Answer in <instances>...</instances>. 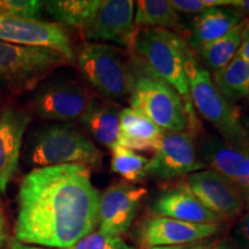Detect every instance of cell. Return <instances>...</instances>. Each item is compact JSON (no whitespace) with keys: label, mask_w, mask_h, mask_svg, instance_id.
<instances>
[{"label":"cell","mask_w":249,"mask_h":249,"mask_svg":"<svg viewBox=\"0 0 249 249\" xmlns=\"http://www.w3.org/2000/svg\"><path fill=\"white\" fill-rule=\"evenodd\" d=\"M99 196L85 165L33 169L18 188L14 239L46 248L73 247L98 226Z\"/></svg>","instance_id":"cell-1"},{"label":"cell","mask_w":249,"mask_h":249,"mask_svg":"<svg viewBox=\"0 0 249 249\" xmlns=\"http://www.w3.org/2000/svg\"><path fill=\"white\" fill-rule=\"evenodd\" d=\"M130 61L133 73L130 107L148 117L165 132L197 133L195 111L189 110L181 96L157 76L138 57Z\"/></svg>","instance_id":"cell-2"},{"label":"cell","mask_w":249,"mask_h":249,"mask_svg":"<svg viewBox=\"0 0 249 249\" xmlns=\"http://www.w3.org/2000/svg\"><path fill=\"white\" fill-rule=\"evenodd\" d=\"M23 161L38 167L81 164L90 170L102 164V151L70 123H45L33 128L23 143Z\"/></svg>","instance_id":"cell-3"},{"label":"cell","mask_w":249,"mask_h":249,"mask_svg":"<svg viewBox=\"0 0 249 249\" xmlns=\"http://www.w3.org/2000/svg\"><path fill=\"white\" fill-rule=\"evenodd\" d=\"M135 57L181 96L189 110L195 111L189 95L187 62L191 49L171 30L141 29L132 46Z\"/></svg>","instance_id":"cell-4"},{"label":"cell","mask_w":249,"mask_h":249,"mask_svg":"<svg viewBox=\"0 0 249 249\" xmlns=\"http://www.w3.org/2000/svg\"><path fill=\"white\" fill-rule=\"evenodd\" d=\"M187 77L195 111L213 124L227 144L240 149L248 143L239 108L220 92L210 71L200 66L193 52L187 62Z\"/></svg>","instance_id":"cell-5"},{"label":"cell","mask_w":249,"mask_h":249,"mask_svg":"<svg viewBox=\"0 0 249 249\" xmlns=\"http://www.w3.org/2000/svg\"><path fill=\"white\" fill-rule=\"evenodd\" d=\"M70 61L54 50L0 40V92L14 96L34 90L54 70Z\"/></svg>","instance_id":"cell-6"},{"label":"cell","mask_w":249,"mask_h":249,"mask_svg":"<svg viewBox=\"0 0 249 249\" xmlns=\"http://www.w3.org/2000/svg\"><path fill=\"white\" fill-rule=\"evenodd\" d=\"M77 66L83 79L107 102H121L129 97L132 65L117 46L88 43L77 54Z\"/></svg>","instance_id":"cell-7"},{"label":"cell","mask_w":249,"mask_h":249,"mask_svg":"<svg viewBox=\"0 0 249 249\" xmlns=\"http://www.w3.org/2000/svg\"><path fill=\"white\" fill-rule=\"evenodd\" d=\"M93 99L82 83L68 77H54L38 86L29 102L31 114L49 123L80 120Z\"/></svg>","instance_id":"cell-8"},{"label":"cell","mask_w":249,"mask_h":249,"mask_svg":"<svg viewBox=\"0 0 249 249\" xmlns=\"http://www.w3.org/2000/svg\"><path fill=\"white\" fill-rule=\"evenodd\" d=\"M198 156L194 135L183 132H163L149 165V176L171 180L205 170Z\"/></svg>","instance_id":"cell-9"},{"label":"cell","mask_w":249,"mask_h":249,"mask_svg":"<svg viewBox=\"0 0 249 249\" xmlns=\"http://www.w3.org/2000/svg\"><path fill=\"white\" fill-rule=\"evenodd\" d=\"M0 40L15 45L54 50L70 60L74 59L70 37L57 23L0 13Z\"/></svg>","instance_id":"cell-10"},{"label":"cell","mask_w":249,"mask_h":249,"mask_svg":"<svg viewBox=\"0 0 249 249\" xmlns=\"http://www.w3.org/2000/svg\"><path fill=\"white\" fill-rule=\"evenodd\" d=\"M134 15L135 2L132 0H101L82 34L89 40L113 42L132 48L140 31L134 23Z\"/></svg>","instance_id":"cell-11"},{"label":"cell","mask_w":249,"mask_h":249,"mask_svg":"<svg viewBox=\"0 0 249 249\" xmlns=\"http://www.w3.org/2000/svg\"><path fill=\"white\" fill-rule=\"evenodd\" d=\"M183 185L208 210L222 219L238 216L245 208V193L211 169L189 174Z\"/></svg>","instance_id":"cell-12"},{"label":"cell","mask_w":249,"mask_h":249,"mask_svg":"<svg viewBox=\"0 0 249 249\" xmlns=\"http://www.w3.org/2000/svg\"><path fill=\"white\" fill-rule=\"evenodd\" d=\"M147 189L127 182L107 187L99 196L98 232L108 236H120L128 231L138 213Z\"/></svg>","instance_id":"cell-13"},{"label":"cell","mask_w":249,"mask_h":249,"mask_svg":"<svg viewBox=\"0 0 249 249\" xmlns=\"http://www.w3.org/2000/svg\"><path fill=\"white\" fill-rule=\"evenodd\" d=\"M31 114L15 104H7L0 113V194L17 173L23 139Z\"/></svg>","instance_id":"cell-14"},{"label":"cell","mask_w":249,"mask_h":249,"mask_svg":"<svg viewBox=\"0 0 249 249\" xmlns=\"http://www.w3.org/2000/svg\"><path fill=\"white\" fill-rule=\"evenodd\" d=\"M219 230V224H194L164 217H151L143 223L140 239L144 248L179 246L203 241Z\"/></svg>","instance_id":"cell-15"},{"label":"cell","mask_w":249,"mask_h":249,"mask_svg":"<svg viewBox=\"0 0 249 249\" xmlns=\"http://www.w3.org/2000/svg\"><path fill=\"white\" fill-rule=\"evenodd\" d=\"M198 156L207 167L222 174L244 193H249V160L222 138L208 136L200 142Z\"/></svg>","instance_id":"cell-16"},{"label":"cell","mask_w":249,"mask_h":249,"mask_svg":"<svg viewBox=\"0 0 249 249\" xmlns=\"http://www.w3.org/2000/svg\"><path fill=\"white\" fill-rule=\"evenodd\" d=\"M151 213L154 217L172 218L194 224L222 222V218L208 210L183 183L157 196L151 204Z\"/></svg>","instance_id":"cell-17"},{"label":"cell","mask_w":249,"mask_h":249,"mask_svg":"<svg viewBox=\"0 0 249 249\" xmlns=\"http://www.w3.org/2000/svg\"><path fill=\"white\" fill-rule=\"evenodd\" d=\"M245 18L233 7H214L196 15L188 29V44L195 51L205 44L222 38Z\"/></svg>","instance_id":"cell-18"},{"label":"cell","mask_w":249,"mask_h":249,"mask_svg":"<svg viewBox=\"0 0 249 249\" xmlns=\"http://www.w3.org/2000/svg\"><path fill=\"white\" fill-rule=\"evenodd\" d=\"M164 130L132 107L121 108L118 144L134 152H154Z\"/></svg>","instance_id":"cell-19"},{"label":"cell","mask_w":249,"mask_h":249,"mask_svg":"<svg viewBox=\"0 0 249 249\" xmlns=\"http://www.w3.org/2000/svg\"><path fill=\"white\" fill-rule=\"evenodd\" d=\"M120 112L113 103L93 98L79 121L96 141L112 150L118 144Z\"/></svg>","instance_id":"cell-20"},{"label":"cell","mask_w":249,"mask_h":249,"mask_svg":"<svg viewBox=\"0 0 249 249\" xmlns=\"http://www.w3.org/2000/svg\"><path fill=\"white\" fill-rule=\"evenodd\" d=\"M134 23L141 29H179V13L171 0H140L135 2Z\"/></svg>","instance_id":"cell-21"},{"label":"cell","mask_w":249,"mask_h":249,"mask_svg":"<svg viewBox=\"0 0 249 249\" xmlns=\"http://www.w3.org/2000/svg\"><path fill=\"white\" fill-rule=\"evenodd\" d=\"M99 2L101 0H50L43 4L57 22L82 31L97 11Z\"/></svg>","instance_id":"cell-22"},{"label":"cell","mask_w":249,"mask_h":249,"mask_svg":"<svg viewBox=\"0 0 249 249\" xmlns=\"http://www.w3.org/2000/svg\"><path fill=\"white\" fill-rule=\"evenodd\" d=\"M214 85L232 103L249 97V62L234 57L222 70L211 74Z\"/></svg>","instance_id":"cell-23"},{"label":"cell","mask_w":249,"mask_h":249,"mask_svg":"<svg viewBox=\"0 0 249 249\" xmlns=\"http://www.w3.org/2000/svg\"><path fill=\"white\" fill-rule=\"evenodd\" d=\"M244 22L236 26L222 38L205 44L196 51L205 66L209 68L208 71L210 73L222 70L236 55L241 43V31L244 28Z\"/></svg>","instance_id":"cell-24"},{"label":"cell","mask_w":249,"mask_h":249,"mask_svg":"<svg viewBox=\"0 0 249 249\" xmlns=\"http://www.w3.org/2000/svg\"><path fill=\"white\" fill-rule=\"evenodd\" d=\"M111 170L127 183H139L149 176L150 160L123 147H114L111 150Z\"/></svg>","instance_id":"cell-25"},{"label":"cell","mask_w":249,"mask_h":249,"mask_svg":"<svg viewBox=\"0 0 249 249\" xmlns=\"http://www.w3.org/2000/svg\"><path fill=\"white\" fill-rule=\"evenodd\" d=\"M43 8V1L37 0H0V13L18 18L40 20Z\"/></svg>","instance_id":"cell-26"},{"label":"cell","mask_w":249,"mask_h":249,"mask_svg":"<svg viewBox=\"0 0 249 249\" xmlns=\"http://www.w3.org/2000/svg\"><path fill=\"white\" fill-rule=\"evenodd\" d=\"M70 249H135L127 245L120 236H108L93 231L77 241Z\"/></svg>","instance_id":"cell-27"},{"label":"cell","mask_w":249,"mask_h":249,"mask_svg":"<svg viewBox=\"0 0 249 249\" xmlns=\"http://www.w3.org/2000/svg\"><path fill=\"white\" fill-rule=\"evenodd\" d=\"M178 13L200 14L214 7H231L232 0H171Z\"/></svg>","instance_id":"cell-28"},{"label":"cell","mask_w":249,"mask_h":249,"mask_svg":"<svg viewBox=\"0 0 249 249\" xmlns=\"http://www.w3.org/2000/svg\"><path fill=\"white\" fill-rule=\"evenodd\" d=\"M235 57H239L249 62V20L245 18L244 28L241 31V43Z\"/></svg>","instance_id":"cell-29"},{"label":"cell","mask_w":249,"mask_h":249,"mask_svg":"<svg viewBox=\"0 0 249 249\" xmlns=\"http://www.w3.org/2000/svg\"><path fill=\"white\" fill-rule=\"evenodd\" d=\"M8 238V229H7V219H6L5 208L2 204L1 198H0V248L4 246Z\"/></svg>","instance_id":"cell-30"},{"label":"cell","mask_w":249,"mask_h":249,"mask_svg":"<svg viewBox=\"0 0 249 249\" xmlns=\"http://www.w3.org/2000/svg\"><path fill=\"white\" fill-rule=\"evenodd\" d=\"M238 235L246 245L249 246V209L244 214L238 226Z\"/></svg>","instance_id":"cell-31"},{"label":"cell","mask_w":249,"mask_h":249,"mask_svg":"<svg viewBox=\"0 0 249 249\" xmlns=\"http://www.w3.org/2000/svg\"><path fill=\"white\" fill-rule=\"evenodd\" d=\"M210 244L204 241L194 242V244L188 245H179V246H160V247H150L145 249H208L210 247Z\"/></svg>","instance_id":"cell-32"},{"label":"cell","mask_w":249,"mask_h":249,"mask_svg":"<svg viewBox=\"0 0 249 249\" xmlns=\"http://www.w3.org/2000/svg\"><path fill=\"white\" fill-rule=\"evenodd\" d=\"M231 7L236 9L238 12L244 15L249 17V0H232Z\"/></svg>","instance_id":"cell-33"},{"label":"cell","mask_w":249,"mask_h":249,"mask_svg":"<svg viewBox=\"0 0 249 249\" xmlns=\"http://www.w3.org/2000/svg\"><path fill=\"white\" fill-rule=\"evenodd\" d=\"M8 247L9 249H57V248H44V247H35V246H30L27 244H22V242L15 240V239H9L8 240ZM70 249V248H67Z\"/></svg>","instance_id":"cell-34"},{"label":"cell","mask_w":249,"mask_h":249,"mask_svg":"<svg viewBox=\"0 0 249 249\" xmlns=\"http://www.w3.org/2000/svg\"><path fill=\"white\" fill-rule=\"evenodd\" d=\"M241 123H242V127H244V129H245L246 136H247V140L249 142V116L248 117H242Z\"/></svg>","instance_id":"cell-35"},{"label":"cell","mask_w":249,"mask_h":249,"mask_svg":"<svg viewBox=\"0 0 249 249\" xmlns=\"http://www.w3.org/2000/svg\"><path fill=\"white\" fill-rule=\"evenodd\" d=\"M208 249H230V248H229V246H227L226 244H224V242H219V244L211 245Z\"/></svg>","instance_id":"cell-36"},{"label":"cell","mask_w":249,"mask_h":249,"mask_svg":"<svg viewBox=\"0 0 249 249\" xmlns=\"http://www.w3.org/2000/svg\"><path fill=\"white\" fill-rule=\"evenodd\" d=\"M238 150H240L242 154H244L246 157H247V160H249V142L246 143L245 145H242L240 149H238Z\"/></svg>","instance_id":"cell-37"},{"label":"cell","mask_w":249,"mask_h":249,"mask_svg":"<svg viewBox=\"0 0 249 249\" xmlns=\"http://www.w3.org/2000/svg\"><path fill=\"white\" fill-rule=\"evenodd\" d=\"M248 98H249V97H248Z\"/></svg>","instance_id":"cell-38"}]
</instances>
